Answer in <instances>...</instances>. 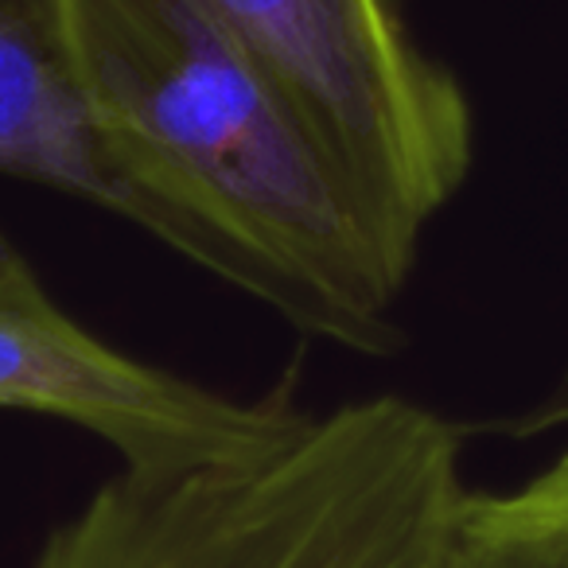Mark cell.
I'll use <instances>...</instances> for the list:
<instances>
[{
	"label": "cell",
	"mask_w": 568,
	"mask_h": 568,
	"mask_svg": "<svg viewBox=\"0 0 568 568\" xmlns=\"http://www.w3.org/2000/svg\"><path fill=\"white\" fill-rule=\"evenodd\" d=\"M467 490L464 433L378 394L234 464L121 467L28 568H440Z\"/></svg>",
	"instance_id": "obj_2"
},
{
	"label": "cell",
	"mask_w": 568,
	"mask_h": 568,
	"mask_svg": "<svg viewBox=\"0 0 568 568\" xmlns=\"http://www.w3.org/2000/svg\"><path fill=\"white\" fill-rule=\"evenodd\" d=\"M0 175L125 219V195L82 102L59 0H0Z\"/></svg>",
	"instance_id": "obj_5"
},
{
	"label": "cell",
	"mask_w": 568,
	"mask_h": 568,
	"mask_svg": "<svg viewBox=\"0 0 568 568\" xmlns=\"http://www.w3.org/2000/svg\"><path fill=\"white\" fill-rule=\"evenodd\" d=\"M125 222L296 332L386 355L413 268L203 0H59Z\"/></svg>",
	"instance_id": "obj_1"
},
{
	"label": "cell",
	"mask_w": 568,
	"mask_h": 568,
	"mask_svg": "<svg viewBox=\"0 0 568 568\" xmlns=\"http://www.w3.org/2000/svg\"><path fill=\"white\" fill-rule=\"evenodd\" d=\"M293 102L320 149L417 265L428 222L471 172L464 87L413 36L402 0H203Z\"/></svg>",
	"instance_id": "obj_3"
},
{
	"label": "cell",
	"mask_w": 568,
	"mask_h": 568,
	"mask_svg": "<svg viewBox=\"0 0 568 568\" xmlns=\"http://www.w3.org/2000/svg\"><path fill=\"white\" fill-rule=\"evenodd\" d=\"M0 409L94 433L125 471L234 464L284 444L312 413L284 394L242 397L141 363L67 316L0 242Z\"/></svg>",
	"instance_id": "obj_4"
},
{
	"label": "cell",
	"mask_w": 568,
	"mask_h": 568,
	"mask_svg": "<svg viewBox=\"0 0 568 568\" xmlns=\"http://www.w3.org/2000/svg\"><path fill=\"white\" fill-rule=\"evenodd\" d=\"M440 568H568V448L506 490H467Z\"/></svg>",
	"instance_id": "obj_6"
},
{
	"label": "cell",
	"mask_w": 568,
	"mask_h": 568,
	"mask_svg": "<svg viewBox=\"0 0 568 568\" xmlns=\"http://www.w3.org/2000/svg\"><path fill=\"white\" fill-rule=\"evenodd\" d=\"M514 436H541L568 428V363L560 366L557 382L541 394V402H534L518 420H514Z\"/></svg>",
	"instance_id": "obj_7"
}]
</instances>
